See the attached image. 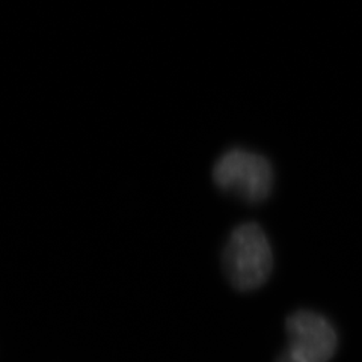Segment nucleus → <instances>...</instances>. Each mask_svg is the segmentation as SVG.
I'll list each match as a JSON object with an SVG mask.
<instances>
[{
  "label": "nucleus",
  "mask_w": 362,
  "mask_h": 362,
  "mask_svg": "<svg viewBox=\"0 0 362 362\" xmlns=\"http://www.w3.org/2000/svg\"><path fill=\"white\" fill-rule=\"evenodd\" d=\"M286 331L288 344L276 362H329L337 352L334 326L314 311L300 310L288 315Z\"/></svg>",
  "instance_id": "obj_3"
},
{
  "label": "nucleus",
  "mask_w": 362,
  "mask_h": 362,
  "mask_svg": "<svg viewBox=\"0 0 362 362\" xmlns=\"http://www.w3.org/2000/svg\"><path fill=\"white\" fill-rule=\"evenodd\" d=\"M274 180V168L267 158L243 148L225 151L213 166L214 185L247 204L263 202L270 195Z\"/></svg>",
  "instance_id": "obj_2"
},
{
  "label": "nucleus",
  "mask_w": 362,
  "mask_h": 362,
  "mask_svg": "<svg viewBox=\"0 0 362 362\" xmlns=\"http://www.w3.org/2000/svg\"><path fill=\"white\" fill-rule=\"evenodd\" d=\"M274 251L264 230L247 222L235 226L222 251V270L237 291H254L269 279Z\"/></svg>",
  "instance_id": "obj_1"
}]
</instances>
